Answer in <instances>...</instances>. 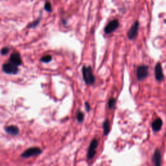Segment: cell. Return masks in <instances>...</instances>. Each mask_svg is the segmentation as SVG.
Listing matches in <instances>:
<instances>
[{
	"mask_svg": "<svg viewBox=\"0 0 166 166\" xmlns=\"http://www.w3.org/2000/svg\"><path fill=\"white\" fill-rule=\"evenodd\" d=\"M44 9L46 11H48V12H51L52 10V7H51V4L49 2H47L46 3H45V6H44Z\"/></svg>",
	"mask_w": 166,
	"mask_h": 166,
	"instance_id": "18",
	"label": "cell"
},
{
	"mask_svg": "<svg viewBox=\"0 0 166 166\" xmlns=\"http://www.w3.org/2000/svg\"><path fill=\"white\" fill-rule=\"evenodd\" d=\"M153 162L154 166H161L162 162V156L160 151L158 149L155 150L153 156Z\"/></svg>",
	"mask_w": 166,
	"mask_h": 166,
	"instance_id": "10",
	"label": "cell"
},
{
	"mask_svg": "<svg viewBox=\"0 0 166 166\" xmlns=\"http://www.w3.org/2000/svg\"><path fill=\"white\" fill-rule=\"evenodd\" d=\"M103 133L104 135L107 136L108 134L110 128V122L108 119L104 121L103 124Z\"/></svg>",
	"mask_w": 166,
	"mask_h": 166,
	"instance_id": "13",
	"label": "cell"
},
{
	"mask_svg": "<svg viewBox=\"0 0 166 166\" xmlns=\"http://www.w3.org/2000/svg\"><path fill=\"white\" fill-rule=\"evenodd\" d=\"M82 77L86 84L88 85H92L95 83V77L93 74L92 69L90 66H83L82 69Z\"/></svg>",
	"mask_w": 166,
	"mask_h": 166,
	"instance_id": "1",
	"label": "cell"
},
{
	"mask_svg": "<svg viewBox=\"0 0 166 166\" xmlns=\"http://www.w3.org/2000/svg\"><path fill=\"white\" fill-rule=\"evenodd\" d=\"M9 62L16 66H20L22 64V61L19 53L15 52L12 53L9 58Z\"/></svg>",
	"mask_w": 166,
	"mask_h": 166,
	"instance_id": "9",
	"label": "cell"
},
{
	"mask_svg": "<svg viewBox=\"0 0 166 166\" xmlns=\"http://www.w3.org/2000/svg\"><path fill=\"white\" fill-rule=\"evenodd\" d=\"M116 103V100L114 98H111L108 101V108L110 109H112L115 107V104Z\"/></svg>",
	"mask_w": 166,
	"mask_h": 166,
	"instance_id": "14",
	"label": "cell"
},
{
	"mask_svg": "<svg viewBox=\"0 0 166 166\" xmlns=\"http://www.w3.org/2000/svg\"><path fill=\"white\" fill-rule=\"evenodd\" d=\"M140 27V24L138 21H136L135 23L132 25L131 28L129 29V31H128L127 36L129 37V39L130 40H133L136 37L138 33V29Z\"/></svg>",
	"mask_w": 166,
	"mask_h": 166,
	"instance_id": "7",
	"label": "cell"
},
{
	"mask_svg": "<svg viewBox=\"0 0 166 166\" xmlns=\"http://www.w3.org/2000/svg\"><path fill=\"white\" fill-rule=\"evenodd\" d=\"M77 119L79 122H82L83 120H84V114L82 112L79 111L77 114Z\"/></svg>",
	"mask_w": 166,
	"mask_h": 166,
	"instance_id": "15",
	"label": "cell"
},
{
	"mask_svg": "<svg viewBox=\"0 0 166 166\" xmlns=\"http://www.w3.org/2000/svg\"><path fill=\"white\" fill-rule=\"evenodd\" d=\"M40 19H39V20H37L33 21V23H31V24H30L29 25H28L27 27L28 28H33V27H36L38 25H39V24L40 23Z\"/></svg>",
	"mask_w": 166,
	"mask_h": 166,
	"instance_id": "17",
	"label": "cell"
},
{
	"mask_svg": "<svg viewBox=\"0 0 166 166\" xmlns=\"http://www.w3.org/2000/svg\"><path fill=\"white\" fill-rule=\"evenodd\" d=\"M149 75V67L142 65L138 67L136 71V76L138 81H142L147 77Z\"/></svg>",
	"mask_w": 166,
	"mask_h": 166,
	"instance_id": "4",
	"label": "cell"
},
{
	"mask_svg": "<svg viewBox=\"0 0 166 166\" xmlns=\"http://www.w3.org/2000/svg\"><path fill=\"white\" fill-rule=\"evenodd\" d=\"M52 60V57L51 55H46V56H44L40 60L42 62H46V63H48V62H49L50 61H51Z\"/></svg>",
	"mask_w": 166,
	"mask_h": 166,
	"instance_id": "16",
	"label": "cell"
},
{
	"mask_svg": "<svg viewBox=\"0 0 166 166\" xmlns=\"http://www.w3.org/2000/svg\"><path fill=\"white\" fill-rule=\"evenodd\" d=\"M119 23L118 20H114L111 21L107 24L106 27L104 28V32L106 34H110L114 32L119 27Z\"/></svg>",
	"mask_w": 166,
	"mask_h": 166,
	"instance_id": "6",
	"label": "cell"
},
{
	"mask_svg": "<svg viewBox=\"0 0 166 166\" xmlns=\"http://www.w3.org/2000/svg\"><path fill=\"white\" fill-rule=\"evenodd\" d=\"M10 51V49L9 48H7V47H5V48H3L1 49V55H7V53H8Z\"/></svg>",
	"mask_w": 166,
	"mask_h": 166,
	"instance_id": "19",
	"label": "cell"
},
{
	"mask_svg": "<svg viewBox=\"0 0 166 166\" xmlns=\"http://www.w3.org/2000/svg\"><path fill=\"white\" fill-rule=\"evenodd\" d=\"M2 70L5 73L11 75H16L19 71L18 67L14 65L10 62L5 63L2 66Z\"/></svg>",
	"mask_w": 166,
	"mask_h": 166,
	"instance_id": "3",
	"label": "cell"
},
{
	"mask_svg": "<svg viewBox=\"0 0 166 166\" xmlns=\"http://www.w3.org/2000/svg\"><path fill=\"white\" fill-rule=\"evenodd\" d=\"M162 120L160 118H157L155 119L152 123V129L154 132H158L160 131L162 129Z\"/></svg>",
	"mask_w": 166,
	"mask_h": 166,
	"instance_id": "12",
	"label": "cell"
},
{
	"mask_svg": "<svg viewBox=\"0 0 166 166\" xmlns=\"http://www.w3.org/2000/svg\"><path fill=\"white\" fill-rule=\"evenodd\" d=\"M5 131L7 134L12 136H16L20 132L19 128L15 125H9L6 127Z\"/></svg>",
	"mask_w": 166,
	"mask_h": 166,
	"instance_id": "11",
	"label": "cell"
},
{
	"mask_svg": "<svg viewBox=\"0 0 166 166\" xmlns=\"http://www.w3.org/2000/svg\"><path fill=\"white\" fill-rule=\"evenodd\" d=\"M98 141L96 139H94L91 143H90V147L88 148V153H87V158L89 160H92L95 155L96 149L98 146Z\"/></svg>",
	"mask_w": 166,
	"mask_h": 166,
	"instance_id": "5",
	"label": "cell"
},
{
	"mask_svg": "<svg viewBox=\"0 0 166 166\" xmlns=\"http://www.w3.org/2000/svg\"><path fill=\"white\" fill-rule=\"evenodd\" d=\"M42 150L39 147H31L25 150V151L21 154V156L24 158H29L30 157L39 155L42 153Z\"/></svg>",
	"mask_w": 166,
	"mask_h": 166,
	"instance_id": "2",
	"label": "cell"
},
{
	"mask_svg": "<svg viewBox=\"0 0 166 166\" xmlns=\"http://www.w3.org/2000/svg\"><path fill=\"white\" fill-rule=\"evenodd\" d=\"M154 75L155 78L158 81H162L164 79V75L160 63H157L156 65L154 68Z\"/></svg>",
	"mask_w": 166,
	"mask_h": 166,
	"instance_id": "8",
	"label": "cell"
},
{
	"mask_svg": "<svg viewBox=\"0 0 166 166\" xmlns=\"http://www.w3.org/2000/svg\"><path fill=\"white\" fill-rule=\"evenodd\" d=\"M85 108L87 112H90V109H91V107H90V104L88 102H86L85 103Z\"/></svg>",
	"mask_w": 166,
	"mask_h": 166,
	"instance_id": "20",
	"label": "cell"
}]
</instances>
